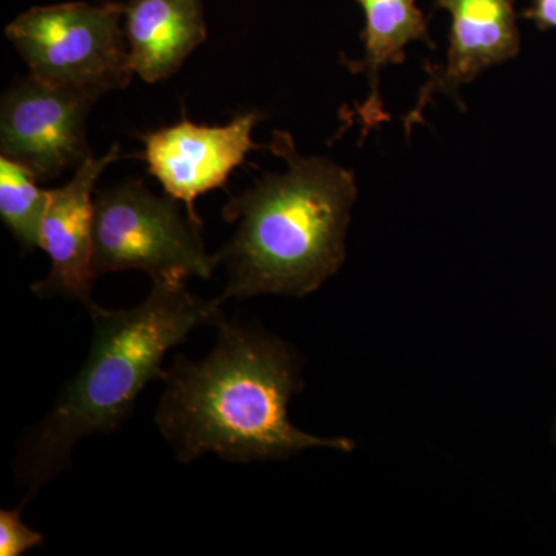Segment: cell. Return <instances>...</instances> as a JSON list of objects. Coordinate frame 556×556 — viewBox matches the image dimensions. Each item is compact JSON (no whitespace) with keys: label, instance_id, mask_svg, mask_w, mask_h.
Here are the masks:
<instances>
[{"label":"cell","instance_id":"cell-13","mask_svg":"<svg viewBox=\"0 0 556 556\" xmlns=\"http://www.w3.org/2000/svg\"><path fill=\"white\" fill-rule=\"evenodd\" d=\"M22 508H2L0 510V555L22 556L33 548L42 546L43 535L25 525Z\"/></svg>","mask_w":556,"mask_h":556},{"label":"cell","instance_id":"cell-10","mask_svg":"<svg viewBox=\"0 0 556 556\" xmlns=\"http://www.w3.org/2000/svg\"><path fill=\"white\" fill-rule=\"evenodd\" d=\"M124 31L134 75L149 84L170 78L207 38L201 0H129Z\"/></svg>","mask_w":556,"mask_h":556},{"label":"cell","instance_id":"cell-3","mask_svg":"<svg viewBox=\"0 0 556 556\" xmlns=\"http://www.w3.org/2000/svg\"><path fill=\"white\" fill-rule=\"evenodd\" d=\"M269 149L287 161L230 199L223 218L239 223L219 251L228 283L219 300L306 298L339 273L357 199L353 172L324 156H300L291 135L274 130Z\"/></svg>","mask_w":556,"mask_h":556},{"label":"cell","instance_id":"cell-8","mask_svg":"<svg viewBox=\"0 0 556 556\" xmlns=\"http://www.w3.org/2000/svg\"><path fill=\"white\" fill-rule=\"evenodd\" d=\"M119 144L108 155L84 161L62 188L47 190L46 214L40 226V249L49 254V276L31 289L40 299L64 298L94 305L93 214L97 182L102 172L119 159Z\"/></svg>","mask_w":556,"mask_h":556},{"label":"cell","instance_id":"cell-1","mask_svg":"<svg viewBox=\"0 0 556 556\" xmlns=\"http://www.w3.org/2000/svg\"><path fill=\"white\" fill-rule=\"evenodd\" d=\"M217 328L203 361L178 354L163 380L155 424L178 463L208 453L232 464L274 463L309 448H356L350 438L314 437L289 419L303 382L287 343L226 318Z\"/></svg>","mask_w":556,"mask_h":556},{"label":"cell","instance_id":"cell-4","mask_svg":"<svg viewBox=\"0 0 556 556\" xmlns=\"http://www.w3.org/2000/svg\"><path fill=\"white\" fill-rule=\"evenodd\" d=\"M203 225L182 214L179 201L159 197L141 179H127L94 193V276L142 270L150 278H211L219 255H211Z\"/></svg>","mask_w":556,"mask_h":556},{"label":"cell","instance_id":"cell-5","mask_svg":"<svg viewBox=\"0 0 556 556\" xmlns=\"http://www.w3.org/2000/svg\"><path fill=\"white\" fill-rule=\"evenodd\" d=\"M124 3L33 7L5 28L30 76L101 98L131 83Z\"/></svg>","mask_w":556,"mask_h":556},{"label":"cell","instance_id":"cell-2","mask_svg":"<svg viewBox=\"0 0 556 556\" xmlns=\"http://www.w3.org/2000/svg\"><path fill=\"white\" fill-rule=\"evenodd\" d=\"M222 300L197 298L186 280L153 278L144 302L129 309L89 311L91 343L83 368L54 401L47 416L21 439L14 477L27 490V504L72 464L83 439L110 434L134 413L149 383L166 379L167 351L201 325L225 320Z\"/></svg>","mask_w":556,"mask_h":556},{"label":"cell","instance_id":"cell-7","mask_svg":"<svg viewBox=\"0 0 556 556\" xmlns=\"http://www.w3.org/2000/svg\"><path fill=\"white\" fill-rule=\"evenodd\" d=\"M265 118L258 110L240 113L226 126H199L188 119L142 135V159L166 195L181 201L193 222L203 225L195 201L203 193L225 188L229 175L251 150L258 149L252 130Z\"/></svg>","mask_w":556,"mask_h":556},{"label":"cell","instance_id":"cell-9","mask_svg":"<svg viewBox=\"0 0 556 556\" xmlns=\"http://www.w3.org/2000/svg\"><path fill=\"white\" fill-rule=\"evenodd\" d=\"M434 7L452 16L447 61L426 65V84L404 118L407 138L437 94H448L460 105V86L485 68L514 60L521 49L515 0H434Z\"/></svg>","mask_w":556,"mask_h":556},{"label":"cell","instance_id":"cell-14","mask_svg":"<svg viewBox=\"0 0 556 556\" xmlns=\"http://www.w3.org/2000/svg\"><path fill=\"white\" fill-rule=\"evenodd\" d=\"M522 17L535 22L541 30L556 28V0H533L532 9L522 11Z\"/></svg>","mask_w":556,"mask_h":556},{"label":"cell","instance_id":"cell-6","mask_svg":"<svg viewBox=\"0 0 556 556\" xmlns=\"http://www.w3.org/2000/svg\"><path fill=\"white\" fill-rule=\"evenodd\" d=\"M98 100L33 76L16 80L0 104V152L24 166L38 182L78 169L93 156L86 126Z\"/></svg>","mask_w":556,"mask_h":556},{"label":"cell","instance_id":"cell-12","mask_svg":"<svg viewBox=\"0 0 556 556\" xmlns=\"http://www.w3.org/2000/svg\"><path fill=\"white\" fill-rule=\"evenodd\" d=\"M49 192L21 164L0 155V218L25 252L40 248Z\"/></svg>","mask_w":556,"mask_h":556},{"label":"cell","instance_id":"cell-11","mask_svg":"<svg viewBox=\"0 0 556 556\" xmlns=\"http://www.w3.org/2000/svg\"><path fill=\"white\" fill-rule=\"evenodd\" d=\"M365 14V28L362 39L365 43V58L362 61L343 62L351 72L365 73L369 93L364 104L354 105L353 118L361 119L362 139L369 131L378 129L390 115L383 109L380 97V73L391 64H402L407 60L405 47L415 40H422L434 49L428 31V21L422 10L417 9L416 0H357Z\"/></svg>","mask_w":556,"mask_h":556}]
</instances>
